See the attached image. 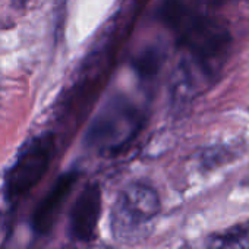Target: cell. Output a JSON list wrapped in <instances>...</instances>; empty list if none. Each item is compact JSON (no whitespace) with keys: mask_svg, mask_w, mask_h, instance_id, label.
I'll return each instance as SVG.
<instances>
[{"mask_svg":"<svg viewBox=\"0 0 249 249\" xmlns=\"http://www.w3.org/2000/svg\"><path fill=\"white\" fill-rule=\"evenodd\" d=\"M163 22L186 52L192 69L211 76L224 65L231 49V34L226 24L185 0H166L160 11Z\"/></svg>","mask_w":249,"mask_h":249,"instance_id":"6da1fadb","label":"cell"},{"mask_svg":"<svg viewBox=\"0 0 249 249\" xmlns=\"http://www.w3.org/2000/svg\"><path fill=\"white\" fill-rule=\"evenodd\" d=\"M159 194L148 185L131 183L117 195L111 213V234L117 242L135 243L145 239L160 214Z\"/></svg>","mask_w":249,"mask_h":249,"instance_id":"7a4b0ae2","label":"cell"},{"mask_svg":"<svg viewBox=\"0 0 249 249\" xmlns=\"http://www.w3.org/2000/svg\"><path fill=\"white\" fill-rule=\"evenodd\" d=\"M142 126V116L128 100L116 98L97 116L87 142L101 153L114 154L128 147Z\"/></svg>","mask_w":249,"mask_h":249,"instance_id":"3957f363","label":"cell"},{"mask_svg":"<svg viewBox=\"0 0 249 249\" xmlns=\"http://www.w3.org/2000/svg\"><path fill=\"white\" fill-rule=\"evenodd\" d=\"M52 153L53 142L49 135L28 144L6 175V196L9 199L21 198L40 182L49 169Z\"/></svg>","mask_w":249,"mask_h":249,"instance_id":"277c9868","label":"cell"},{"mask_svg":"<svg viewBox=\"0 0 249 249\" xmlns=\"http://www.w3.org/2000/svg\"><path fill=\"white\" fill-rule=\"evenodd\" d=\"M103 195L97 182L87 185L78 195L69 218V233L78 242H89L97 233L101 217Z\"/></svg>","mask_w":249,"mask_h":249,"instance_id":"5b68a950","label":"cell"},{"mask_svg":"<svg viewBox=\"0 0 249 249\" xmlns=\"http://www.w3.org/2000/svg\"><path fill=\"white\" fill-rule=\"evenodd\" d=\"M76 180H78L76 172H68L56 180L53 188L49 191V194L38 204V207L33 214V229L37 233L46 234L52 230Z\"/></svg>","mask_w":249,"mask_h":249,"instance_id":"8992f818","label":"cell"},{"mask_svg":"<svg viewBox=\"0 0 249 249\" xmlns=\"http://www.w3.org/2000/svg\"><path fill=\"white\" fill-rule=\"evenodd\" d=\"M163 59L164 54L159 47H148L135 59V69L142 78H153L159 72Z\"/></svg>","mask_w":249,"mask_h":249,"instance_id":"52a82bcc","label":"cell"},{"mask_svg":"<svg viewBox=\"0 0 249 249\" xmlns=\"http://www.w3.org/2000/svg\"><path fill=\"white\" fill-rule=\"evenodd\" d=\"M205 248L207 249H245L234 226L223 231L211 233L205 239Z\"/></svg>","mask_w":249,"mask_h":249,"instance_id":"ba28073f","label":"cell"},{"mask_svg":"<svg viewBox=\"0 0 249 249\" xmlns=\"http://www.w3.org/2000/svg\"><path fill=\"white\" fill-rule=\"evenodd\" d=\"M240 240H242V245L245 249H249V220L248 221H243L240 224H236L234 226Z\"/></svg>","mask_w":249,"mask_h":249,"instance_id":"9c48e42d","label":"cell"},{"mask_svg":"<svg viewBox=\"0 0 249 249\" xmlns=\"http://www.w3.org/2000/svg\"><path fill=\"white\" fill-rule=\"evenodd\" d=\"M198 2L201 5H205V6H221L224 5L226 2H229V0H198Z\"/></svg>","mask_w":249,"mask_h":249,"instance_id":"30bf717a","label":"cell"},{"mask_svg":"<svg viewBox=\"0 0 249 249\" xmlns=\"http://www.w3.org/2000/svg\"><path fill=\"white\" fill-rule=\"evenodd\" d=\"M12 2H14L18 8H24V6L28 3V0H12Z\"/></svg>","mask_w":249,"mask_h":249,"instance_id":"8fae6325","label":"cell"}]
</instances>
